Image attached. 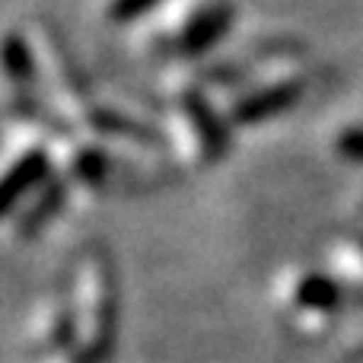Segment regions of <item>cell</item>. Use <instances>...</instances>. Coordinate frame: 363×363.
<instances>
[{"label": "cell", "instance_id": "cell-1", "mask_svg": "<svg viewBox=\"0 0 363 363\" xmlns=\"http://www.w3.org/2000/svg\"><path fill=\"white\" fill-rule=\"evenodd\" d=\"M153 4H157V0H115L112 16H118V19H131V16H138V13L150 10Z\"/></svg>", "mask_w": 363, "mask_h": 363}]
</instances>
